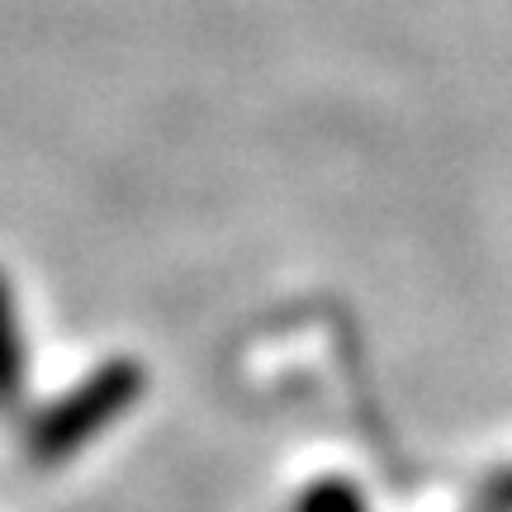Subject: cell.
<instances>
[{
	"mask_svg": "<svg viewBox=\"0 0 512 512\" xmlns=\"http://www.w3.org/2000/svg\"><path fill=\"white\" fill-rule=\"evenodd\" d=\"M143 384L147 375L133 356H114L105 366H95L81 384H72L67 394H57L48 408H38L24 422V456L43 470L67 465L76 451H86L100 432H110L143 399Z\"/></svg>",
	"mask_w": 512,
	"mask_h": 512,
	"instance_id": "1",
	"label": "cell"
},
{
	"mask_svg": "<svg viewBox=\"0 0 512 512\" xmlns=\"http://www.w3.org/2000/svg\"><path fill=\"white\" fill-rule=\"evenodd\" d=\"M24 394V328L10 275L0 271V413H10Z\"/></svg>",
	"mask_w": 512,
	"mask_h": 512,
	"instance_id": "2",
	"label": "cell"
},
{
	"mask_svg": "<svg viewBox=\"0 0 512 512\" xmlns=\"http://www.w3.org/2000/svg\"><path fill=\"white\" fill-rule=\"evenodd\" d=\"M294 512H370V503L361 498V489L351 479L328 475V479H313L309 489L299 494Z\"/></svg>",
	"mask_w": 512,
	"mask_h": 512,
	"instance_id": "3",
	"label": "cell"
},
{
	"mask_svg": "<svg viewBox=\"0 0 512 512\" xmlns=\"http://www.w3.org/2000/svg\"><path fill=\"white\" fill-rule=\"evenodd\" d=\"M484 503L494 512H512V470H503L498 479H489V489H484Z\"/></svg>",
	"mask_w": 512,
	"mask_h": 512,
	"instance_id": "4",
	"label": "cell"
}]
</instances>
